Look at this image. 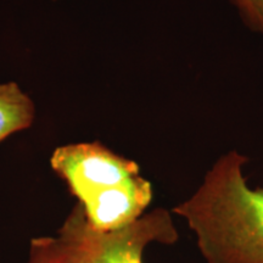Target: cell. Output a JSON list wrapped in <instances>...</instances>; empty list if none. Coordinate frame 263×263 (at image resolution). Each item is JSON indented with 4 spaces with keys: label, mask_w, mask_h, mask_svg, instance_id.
<instances>
[{
    "label": "cell",
    "mask_w": 263,
    "mask_h": 263,
    "mask_svg": "<svg viewBox=\"0 0 263 263\" xmlns=\"http://www.w3.org/2000/svg\"><path fill=\"white\" fill-rule=\"evenodd\" d=\"M151 200V184L139 174L120 185L91 196L81 205L85 218L94 229L112 232L139 219Z\"/></svg>",
    "instance_id": "cell-4"
},
{
    "label": "cell",
    "mask_w": 263,
    "mask_h": 263,
    "mask_svg": "<svg viewBox=\"0 0 263 263\" xmlns=\"http://www.w3.org/2000/svg\"><path fill=\"white\" fill-rule=\"evenodd\" d=\"M59 234L73 246L81 263H143L144 250L151 242L172 245L178 230L170 211L155 209L129 226L112 232L94 229L77 202Z\"/></svg>",
    "instance_id": "cell-2"
},
{
    "label": "cell",
    "mask_w": 263,
    "mask_h": 263,
    "mask_svg": "<svg viewBox=\"0 0 263 263\" xmlns=\"http://www.w3.org/2000/svg\"><path fill=\"white\" fill-rule=\"evenodd\" d=\"M248 8L245 24L254 31L263 33V0H248Z\"/></svg>",
    "instance_id": "cell-7"
},
{
    "label": "cell",
    "mask_w": 263,
    "mask_h": 263,
    "mask_svg": "<svg viewBox=\"0 0 263 263\" xmlns=\"http://www.w3.org/2000/svg\"><path fill=\"white\" fill-rule=\"evenodd\" d=\"M35 106L16 82L0 83V143L34 122Z\"/></svg>",
    "instance_id": "cell-5"
},
{
    "label": "cell",
    "mask_w": 263,
    "mask_h": 263,
    "mask_svg": "<svg viewBox=\"0 0 263 263\" xmlns=\"http://www.w3.org/2000/svg\"><path fill=\"white\" fill-rule=\"evenodd\" d=\"M52 2H61V0H52ZM233 5L235 6V9L238 10L241 18L244 20V22L248 18V12H249V8H248V0H230Z\"/></svg>",
    "instance_id": "cell-8"
},
{
    "label": "cell",
    "mask_w": 263,
    "mask_h": 263,
    "mask_svg": "<svg viewBox=\"0 0 263 263\" xmlns=\"http://www.w3.org/2000/svg\"><path fill=\"white\" fill-rule=\"evenodd\" d=\"M249 159L229 150L173 212L188 223L206 263H263V188H251Z\"/></svg>",
    "instance_id": "cell-1"
},
{
    "label": "cell",
    "mask_w": 263,
    "mask_h": 263,
    "mask_svg": "<svg viewBox=\"0 0 263 263\" xmlns=\"http://www.w3.org/2000/svg\"><path fill=\"white\" fill-rule=\"evenodd\" d=\"M50 164L80 203L140 174L136 161L118 155L99 141L59 146Z\"/></svg>",
    "instance_id": "cell-3"
},
{
    "label": "cell",
    "mask_w": 263,
    "mask_h": 263,
    "mask_svg": "<svg viewBox=\"0 0 263 263\" xmlns=\"http://www.w3.org/2000/svg\"><path fill=\"white\" fill-rule=\"evenodd\" d=\"M28 263H81L73 246L61 234L33 239Z\"/></svg>",
    "instance_id": "cell-6"
}]
</instances>
